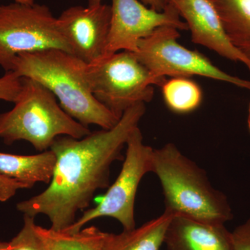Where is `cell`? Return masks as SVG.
Returning a JSON list of instances; mask_svg holds the SVG:
<instances>
[{"mask_svg":"<svg viewBox=\"0 0 250 250\" xmlns=\"http://www.w3.org/2000/svg\"><path fill=\"white\" fill-rule=\"evenodd\" d=\"M146 111V104H139L125 111L112 129L94 131L82 139H56L49 149L55 154L56 164L49 187L18 203L17 209L34 218L46 215L55 231L71 226L77 212L89 207L95 192L110 187L112 164L124 160L122 151Z\"/></svg>","mask_w":250,"mask_h":250,"instance_id":"cell-1","label":"cell"},{"mask_svg":"<svg viewBox=\"0 0 250 250\" xmlns=\"http://www.w3.org/2000/svg\"><path fill=\"white\" fill-rule=\"evenodd\" d=\"M85 65L73 54L52 49L20 54L13 62L11 71L43 85L62 109L83 126L112 129L121 118L94 98L85 77Z\"/></svg>","mask_w":250,"mask_h":250,"instance_id":"cell-2","label":"cell"},{"mask_svg":"<svg viewBox=\"0 0 250 250\" xmlns=\"http://www.w3.org/2000/svg\"><path fill=\"white\" fill-rule=\"evenodd\" d=\"M152 172L164 197V212L210 224L232 220L226 195L210 184L207 172L173 143L154 149Z\"/></svg>","mask_w":250,"mask_h":250,"instance_id":"cell-3","label":"cell"},{"mask_svg":"<svg viewBox=\"0 0 250 250\" xmlns=\"http://www.w3.org/2000/svg\"><path fill=\"white\" fill-rule=\"evenodd\" d=\"M22 89L12 109L0 114V139L10 146L18 141L36 150H49L62 136L82 139L91 133L64 111L50 90L39 82L21 77Z\"/></svg>","mask_w":250,"mask_h":250,"instance_id":"cell-4","label":"cell"},{"mask_svg":"<svg viewBox=\"0 0 250 250\" xmlns=\"http://www.w3.org/2000/svg\"><path fill=\"white\" fill-rule=\"evenodd\" d=\"M85 74L94 98L118 118L154 98L155 80L132 52L121 51L86 64Z\"/></svg>","mask_w":250,"mask_h":250,"instance_id":"cell-5","label":"cell"},{"mask_svg":"<svg viewBox=\"0 0 250 250\" xmlns=\"http://www.w3.org/2000/svg\"><path fill=\"white\" fill-rule=\"evenodd\" d=\"M52 49L72 54L48 6L36 3L0 5V67L5 72L11 71L20 54Z\"/></svg>","mask_w":250,"mask_h":250,"instance_id":"cell-6","label":"cell"},{"mask_svg":"<svg viewBox=\"0 0 250 250\" xmlns=\"http://www.w3.org/2000/svg\"><path fill=\"white\" fill-rule=\"evenodd\" d=\"M179 37L178 29L164 26L158 28L138 44L137 51L134 54L150 72L156 85L160 86L166 77L197 75L250 90V81L220 70L203 54L181 45L177 41Z\"/></svg>","mask_w":250,"mask_h":250,"instance_id":"cell-7","label":"cell"},{"mask_svg":"<svg viewBox=\"0 0 250 250\" xmlns=\"http://www.w3.org/2000/svg\"><path fill=\"white\" fill-rule=\"evenodd\" d=\"M126 146L121 172L114 183L108 187L102 202L97 207L85 210L75 223L62 231L78 232L87 223L103 217L116 219L121 224L123 230L136 228V193L143 177L152 172L154 149L143 142L139 127L130 135Z\"/></svg>","mask_w":250,"mask_h":250,"instance_id":"cell-8","label":"cell"},{"mask_svg":"<svg viewBox=\"0 0 250 250\" xmlns=\"http://www.w3.org/2000/svg\"><path fill=\"white\" fill-rule=\"evenodd\" d=\"M106 56L121 51L135 52L139 41L158 28L167 26L188 30L178 11L168 3L163 11L147 8L138 0H111Z\"/></svg>","mask_w":250,"mask_h":250,"instance_id":"cell-9","label":"cell"},{"mask_svg":"<svg viewBox=\"0 0 250 250\" xmlns=\"http://www.w3.org/2000/svg\"><path fill=\"white\" fill-rule=\"evenodd\" d=\"M110 21L111 6L103 3L87 7L71 6L57 18L59 29L72 54L85 64L106 57Z\"/></svg>","mask_w":250,"mask_h":250,"instance_id":"cell-10","label":"cell"},{"mask_svg":"<svg viewBox=\"0 0 250 250\" xmlns=\"http://www.w3.org/2000/svg\"><path fill=\"white\" fill-rule=\"evenodd\" d=\"M185 20L194 43L207 47L231 62H241L250 71V61L231 43L210 0H168Z\"/></svg>","mask_w":250,"mask_h":250,"instance_id":"cell-11","label":"cell"},{"mask_svg":"<svg viewBox=\"0 0 250 250\" xmlns=\"http://www.w3.org/2000/svg\"><path fill=\"white\" fill-rule=\"evenodd\" d=\"M167 250H233L232 237L225 225L210 224L174 215L166 230Z\"/></svg>","mask_w":250,"mask_h":250,"instance_id":"cell-12","label":"cell"},{"mask_svg":"<svg viewBox=\"0 0 250 250\" xmlns=\"http://www.w3.org/2000/svg\"><path fill=\"white\" fill-rule=\"evenodd\" d=\"M173 216L164 212L139 228L123 230L118 234L106 232L101 250H160Z\"/></svg>","mask_w":250,"mask_h":250,"instance_id":"cell-13","label":"cell"},{"mask_svg":"<svg viewBox=\"0 0 250 250\" xmlns=\"http://www.w3.org/2000/svg\"><path fill=\"white\" fill-rule=\"evenodd\" d=\"M56 156L51 149L36 155H17L0 152V174L27 184H49L53 176Z\"/></svg>","mask_w":250,"mask_h":250,"instance_id":"cell-14","label":"cell"},{"mask_svg":"<svg viewBox=\"0 0 250 250\" xmlns=\"http://www.w3.org/2000/svg\"><path fill=\"white\" fill-rule=\"evenodd\" d=\"M233 46L250 61V0H210Z\"/></svg>","mask_w":250,"mask_h":250,"instance_id":"cell-15","label":"cell"},{"mask_svg":"<svg viewBox=\"0 0 250 250\" xmlns=\"http://www.w3.org/2000/svg\"><path fill=\"white\" fill-rule=\"evenodd\" d=\"M35 231L47 250H101L106 234L95 226L70 233L36 225Z\"/></svg>","mask_w":250,"mask_h":250,"instance_id":"cell-16","label":"cell"},{"mask_svg":"<svg viewBox=\"0 0 250 250\" xmlns=\"http://www.w3.org/2000/svg\"><path fill=\"white\" fill-rule=\"evenodd\" d=\"M166 106L177 114H187L201 105V87L190 77H171L160 85Z\"/></svg>","mask_w":250,"mask_h":250,"instance_id":"cell-17","label":"cell"},{"mask_svg":"<svg viewBox=\"0 0 250 250\" xmlns=\"http://www.w3.org/2000/svg\"><path fill=\"white\" fill-rule=\"evenodd\" d=\"M34 218L24 215L22 229L9 242L11 250H47L36 232Z\"/></svg>","mask_w":250,"mask_h":250,"instance_id":"cell-18","label":"cell"},{"mask_svg":"<svg viewBox=\"0 0 250 250\" xmlns=\"http://www.w3.org/2000/svg\"><path fill=\"white\" fill-rule=\"evenodd\" d=\"M22 78L13 71L5 72L0 77V100L15 103L22 89Z\"/></svg>","mask_w":250,"mask_h":250,"instance_id":"cell-19","label":"cell"},{"mask_svg":"<svg viewBox=\"0 0 250 250\" xmlns=\"http://www.w3.org/2000/svg\"><path fill=\"white\" fill-rule=\"evenodd\" d=\"M29 188H31L28 184L0 174V202L8 201L20 189Z\"/></svg>","mask_w":250,"mask_h":250,"instance_id":"cell-20","label":"cell"},{"mask_svg":"<svg viewBox=\"0 0 250 250\" xmlns=\"http://www.w3.org/2000/svg\"><path fill=\"white\" fill-rule=\"evenodd\" d=\"M233 250H250V218L231 231Z\"/></svg>","mask_w":250,"mask_h":250,"instance_id":"cell-21","label":"cell"},{"mask_svg":"<svg viewBox=\"0 0 250 250\" xmlns=\"http://www.w3.org/2000/svg\"><path fill=\"white\" fill-rule=\"evenodd\" d=\"M103 0H88L89 6H98L102 4ZM143 4L146 6H150L151 9L156 10L157 11H163L166 9L168 2L166 0H141Z\"/></svg>","mask_w":250,"mask_h":250,"instance_id":"cell-22","label":"cell"},{"mask_svg":"<svg viewBox=\"0 0 250 250\" xmlns=\"http://www.w3.org/2000/svg\"><path fill=\"white\" fill-rule=\"evenodd\" d=\"M14 2L20 3L22 4H34L35 3V0H14Z\"/></svg>","mask_w":250,"mask_h":250,"instance_id":"cell-23","label":"cell"},{"mask_svg":"<svg viewBox=\"0 0 250 250\" xmlns=\"http://www.w3.org/2000/svg\"><path fill=\"white\" fill-rule=\"evenodd\" d=\"M0 250H11L10 248L9 242H0Z\"/></svg>","mask_w":250,"mask_h":250,"instance_id":"cell-24","label":"cell"},{"mask_svg":"<svg viewBox=\"0 0 250 250\" xmlns=\"http://www.w3.org/2000/svg\"><path fill=\"white\" fill-rule=\"evenodd\" d=\"M248 129H249V131L250 133V103L249 105V110H248Z\"/></svg>","mask_w":250,"mask_h":250,"instance_id":"cell-25","label":"cell"},{"mask_svg":"<svg viewBox=\"0 0 250 250\" xmlns=\"http://www.w3.org/2000/svg\"><path fill=\"white\" fill-rule=\"evenodd\" d=\"M166 1H167V2H168V0H166Z\"/></svg>","mask_w":250,"mask_h":250,"instance_id":"cell-26","label":"cell"}]
</instances>
